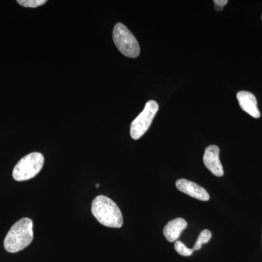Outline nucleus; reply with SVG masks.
Segmentation results:
<instances>
[{
    "label": "nucleus",
    "mask_w": 262,
    "mask_h": 262,
    "mask_svg": "<svg viewBox=\"0 0 262 262\" xmlns=\"http://www.w3.org/2000/svg\"><path fill=\"white\" fill-rule=\"evenodd\" d=\"M91 211L95 218L103 226L120 228L123 225L121 211L116 203L107 196H96L92 202Z\"/></svg>",
    "instance_id": "1"
},
{
    "label": "nucleus",
    "mask_w": 262,
    "mask_h": 262,
    "mask_svg": "<svg viewBox=\"0 0 262 262\" xmlns=\"http://www.w3.org/2000/svg\"><path fill=\"white\" fill-rule=\"evenodd\" d=\"M44 156L41 153L32 152L19 160L13 170V177L17 182L34 178L42 170Z\"/></svg>",
    "instance_id": "3"
},
{
    "label": "nucleus",
    "mask_w": 262,
    "mask_h": 262,
    "mask_svg": "<svg viewBox=\"0 0 262 262\" xmlns=\"http://www.w3.org/2000/svg\"><path fill=\"white\" fill-rule=\"evenodd\" d=\"M215 10H218V11H222V10H223V8H220V7L216 6V5H215Z\"/></svg>",
    "instance_id": "14"
},
{
    "label": "nucleus",
    "mask_w": 262,
    "mask_h": 262,
    "mask_svg": "<svg viewBox=\"0 0 262 262\" xmlns=\"http://www.w3.org/2000/svg\"><path fill=\"white\" fill-rule=\"evenodd\" d=\"M17 3L26 8H37L47 3L46 0H18Z\"/></svg>",
    "instance_id": "12"
},
{
    "label": "nucleus",
    "mask_w": 262,
    "mask_h": 262,
    "mask_svg": "<svg viewBox=\"0 0 262 262\" xmlns=\"http://www.w3.org/2000/svg\"><path fill=\"white\" fill-rule=\"evenodd\" d=\"M215 5L220 7V8H224L226 5L228 3V0H214Z\"/></svg>",
    "instance_id": "13"
},
{
    "label": "nucleus",
    "mask_w": 262,
    "mask_h": 262,
    "mask_svg": "<svg viewBox=\"0 0 262 262\" xmlns=\"http://www.w3.org/2000/svg\"><path fill=\"white\" fill-rule=\"evenodd\" d=\"M237 98L239 106L244 111L254 118H259L261 116L257 106V100L254 95L248 91H241L237 93Z\"/></svg>",
    "instance_id": "8"
},
{
    "label": "nucleus",
    "mask_w": 262,
    "mask_h": 262,
    "mask_svg": "<svg viewBox=\"0 0 262 262\" xmlns=\"http://www.w3.org/2000/svg\"><path fill=\"white\" fill-rule=\"evenodd\" d=\"M33 227V222L30 219L24 218L18 221L5 237V250L9 253H16L29 246L34 238Z\"/></svg>",
    "instance_id": "2"
},
{
    "label": "nucleus",
    "mask_w": 262,
    "mask_h": 262,
    "mask_svg": "<svg viewBox=\"0 0 262 262\" xmlns=\"http://www.w3.org/2000/svg\"><path fill=\"white\" fill-rule=\"evenodd\" d=\"M220 148L211 145L206 148L203 155V163L213 175L223 177L224 169L220 159Z\"/></svg>",
    "instance_id": "6"
},
{
    "label": "nucleus",
    "mask_w": 262,
    "mask_h": 262,
    "mask_svg": "<svg viewBox=\"0 0 262 262\" xmlns=\"http://www.w3.org/2000/svg\"><path fill=\"white\" fill-rule=\"evenodd\" d=\"M174 248H175L176 251H177L179 254L184 256H191L193 252H194V249L188 248L187 246L183 244L182 242H181V241H176Z\"/></svg>",
    "instance_id": "11"
},
{
    "label": "nucleus",
    "mask_w": 262,
    "mask_h": 262,
    "mask_svg": "<svg viewBox=\"0 0 262 262\" xmlns=\"http://www.w3.org/2000/svg\"><path fill=\"white\" fill-rule=\"evenodd\" d=\"M187 227V222L182 218L170 221L163 229V234L169 242L177 241L183 231Z\"/></svg>",
    "instance_id": "9"
},
{
    "label": "nucleus",
    "mask_w": 262,
    "mask_h": 262,
    "mask_svg": "<svg viewBox=\"0 0 262 262\" xmlns=\"http://www.w3.org/2000/svg\"><path fill=\"white\" fill-rule=\"evenodd\" d=\"M159 110V105L155 101H149L139 116L132 122L130 125V136L138 140L145 134L149 128L155 115Z\"/></svg>",
    "instance_id": "5"
},
{
    "label": "nucleus",
    "mask_w": 262,
    "mask_h": 262,
    "mask_svg": "<svg viewBox=\"0 0 262 262\" xmlns=\"http://www.w3.org/2000/svg\"><path fill=\"white\" fill-rule=\"evenodd\" d=\"M176 185L180 192L185 193L187 195L202 201H208L210 200L209 194L206 189L194 182L182 179L177 181Z\"/></svg>",
    "instance_id": "7"
},
{
    "label": "nucleus",
    "mask_w": 262,
    "mask_h": 262,
    "mask_svg": "<svg viewBox=\"0 0 262 262\" xmlns=\"http://www.w3.org/2000/svg\"><path fill=\"white\" fill-rule=\"evenodd\" d=\"M113 40L120 53L128 58H137L140 54V47L132 32L122 23L114 27Z\"/></svg>",
    "instance_id": "4"
},
{
    "label": "nucleus",
    "mask_w": 262,
    "mask_h": 262,
    "mask_svg": "<svg viewBox=\"0 0 262 262\" xmlns=\"http://www.w3.org/2000/svg\"><path fill=\"white\" fill-rule=\"evenodd\" d=\"M261 19H262V16H261Z\"/></svg>",
    "instance_id": "16"
},
{
    "label": "nucleus",
    "mask_w": 262,
    "mask_h": 262,
    "mask_svg": "<svg viewBox=\"0 0 262 262\" xmlns=\"http://www.w3.org/2000/svg\"><path fill=\"white\" fill-rule=\"evenodd\" d=\"M211 231L208 230V229H204V230L202 231L201 234L198 236L195 244H194V248H193L194 251V250L198 251V250L201 249L202 245L207 244L211 239Z\"/></svg>",
    "instance_id": "10"
},
{
    "label": "nucleus",
    "mask_w": 262,
    "mask_h": 262,
    "mask_svg": "<svg viewBox=\"0 0 262 262\" xmlns=\"http://www.w3.org/2000/svg\"><path fill=\"white\" fill-rule=\"evenodd\" d=\"M99 187H100V184H96V188H98Z\"/></svg>",
    "instance_id": "15"
}]
</instances>
